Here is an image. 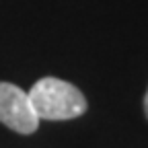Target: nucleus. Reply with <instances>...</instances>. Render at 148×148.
<instances>
[{
	"instance_id": "obj_3",
	"label": "nucleus",
	"mask_w": 148,
	"mask_h": 148,
	"mask_svg": "<svg viewBox=\"0 0 148 148\" xmlns=\"http://www.w3.org/2000/svg\"><path fill=\"white\" fill-rule=\"evenodd\" d=\"M144 111H146V117H148V90H146V97H144Z\"/></svg>"
},
{
	"instance_id": "obj_2",
	"label": "nucleus",
	"mask_w": 148,
	"mask_h": 148,
	"mask_svg": "<svg viewBox=\"0 0 148 148\" xmlns=\"http://www.w3.org/2000/svg\"><path fill=\"white\" fill-rule=\"evenodd\" d=\"M0 123L18 134H31L39 125L29 95L12 82H0Z\"/></svg>"
},
{
	"instance_id": "obj_1",
	"label": "nucleus",
	"mask_w": 148,
	"mask_h": 148,
	"mask_svg": "<svg viewBox=\"0 0 148 148\" xmlns=\"http://www.w3.org/2000/svg\"><path fill=\"white\" fill-rule=\"evenodd\" d=\"M27 95L39 119H74L86 111V99L82 92L74 84L53 76L37 80Z\"/></svg>"
}]
</instances>
